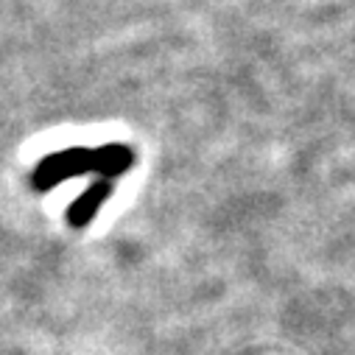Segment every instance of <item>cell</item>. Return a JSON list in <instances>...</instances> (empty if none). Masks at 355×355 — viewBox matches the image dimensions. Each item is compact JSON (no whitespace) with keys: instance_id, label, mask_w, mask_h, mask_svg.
<instances>
[{"instance_id":"2","label":"cell","mask_w":355,"mask_h":355,"mask_svg":"<svg viewBox=\"0 0 355 355\" xmlns=\"http://www.w3.org/2000/svg\"><path fill=\"white\" fill-rule=\"evenodd\" d=\"M112 191H115L112 180H98V182H93L90 188H87V191L70 205V210H67V224L76 227V230L87 227V224L96 218V213L101 210V205L112 196Z\"/></svg>"},{"instance_id":"1","label":"cell","mask_w":355,"mask_h":355,"mask_svg":"<svg viewBox=\"0 0 355 355\" xmlns=\"http://www.w3.org/2000/svg\"><path fill=\"white\" fill-rule=\"evenodd\" d=\"M135 162V154L123 143H110L101 148H64L51 157H45L31 176V185L37 191H51L64 180L84 173H98L101 180H115L126 173Z\"/></svg>"}]
</instances>
